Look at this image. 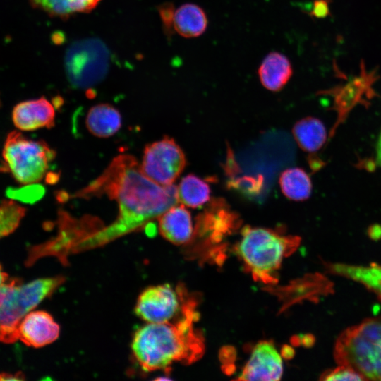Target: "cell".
<instances>
[{
  "label": "cell",
  "instance_id": "27",
  "mask_svg": "<svg viewBox=\"0 0 381 381\" xmlns=\"http://www.w3.org/2000/svg\"><path fill=\"white\" fill-rule=\"evenodd\" d=\"M332 0H313V6L307 14L313 20L322 19L331 16Z\"/></svg>",
  "mask_w": 381,
  "mask_h": 381
},
{
  "label": "cell",
  "instance_id": "12",
  "mask_svg": "<svg viewBox=\"0 0 381 381\" xmlns=\"http://www.w3.org/2000/svg\"><path fill=\"white\" fill-rule=\"evenodd\" d=\"M12 120L15 126L22 131L51 128L54 126L55 109L44 97L23 101L14 107Z\"/></svg>",
  "mask_w": 381,
  "mask_h": 381
},
{
  "label": "cell",
  "instance_id": "19",
  "mask_svg": "<svg viewBox=\"0 0 381 381\" xmlns=\"http://www.w3.org/2000/svg\"><path fill=\"white\" fill-rule=\"evenodd\" d=\"M329 269L337 274L363 284L381 299V265L372 263L362 266L336 263L331 265Z\"/></svg>",
  "mask_w": 381,
  "mask_h": 381
},
{
  "label": "cell",
  "instance_id": "6",
  "mask_svg": "<svg viewBox=\"0 0 381 381\" xmlns=\"http://www.w3.org/2000/svg\"><path fill=\"white\" fill-rule=\"evenodd\" d=\"M2 157L4 163L0 171L10 172L21 184H30L43 179L56 152L44 140H34L13 131L7 135Z\"/></svg>",
  "mask_w": 381,
  "mask_h": 381
},
{
  "label": "cell",
  "instance_id": "11",
  "mask_svg": "<svg viewBox=\"0 0 381 381\" xmlns=\"http://www.w3.org/2000/svg\"><path fill=\"white\" fill-rule=\"evenodd\" d=\"M59 325L44 310L30 312L18 327V339L28 346L42 347L54 341L59 335Z\"/></svg>",
  "mask_w": 381,
  "mask_h": 381
},
{
  "label": "cell",
  "instance_id": "5",
  "mask_svg": "<svg viewBox=\"0 0 381 381\" xmlns=\"http://www.w3.org/2000/svg\"><path fill=\"white\" fill-rule=\"evenodd\" d=\"M298 243L296 236H282L270 229L246 226L237 248L252 273L266 279L279 267L287 251Z\"/></svg>",
  "mask_w": 381,
  "mask_h": 381
},
{
  "label": "cell",
  "instance_id": "3",
  "mask_svg": "<svg viewBox=\"0 0 381 381\" xmlns=\"http://www.w3.org/2000/svg\"><path fill=\"white\" fill-rule=\"evenodd\" d=\"M64 281V277L56 276L22 284L20 279L9 278L0 288V341H16L22 320Z\"/></svg>",
  "mask_w": 381,
  "mask_h": 381
},
{
  "label": "cell",
  "instance_id": "31",
  "mask_svg": "<svg viewBox=\"0 0 381 381\" xmlns=\"http://www.w3.org/2000/svg\"><path fill=\"white\" fill-rule=\"evenodd\" d=\"M0 106H1V101H0Z\"/></svg>",
  "mask_w": 381,
  "mask_h": 381
},
{
  "label": "cell",
  "instance_id": "4",
  "mask_svg": "<svg viewBox=\"0 0 381 381\" xmlns=\"http://www.w3.org/2000/svg\"><path fill=\"white\" fill-rule=\"evenodd\" d=\"M334 358L365 380H381V320H367L344 330L337 339Z\"/></svg>",
  "mask_w": 381,
  "mask_h": 381
},
{
  "label": "cell",
  "instance_id": "9",
  "mask_svg": "<svg viewBox=\"0 0 381 381\" xmlns=\"http://www.w3.org/2000/svg\"><path fill=\"white\" fill-rule=\"evenodd\" d=\"M183 302V290L168 284L151 286L139 295L134 311L148 323L167 322L178 314Z\"/></svg>",
  "mask_w": 381,
  "mask_h": 381
},
{
  "label": "cell",
  "instance_id": "14",
  "mask_svg": "<svg viewBox=\"0 0 381 381\" xmlns=\"http://www.w3.org/2000/svg\"><path fill=\"white\" fill-rule=\"evenodd\" d=\"M377 68L368 71L364 60L360 63L359 75L353 76L346 85L324 91L334 96L342 107H348L358 101L363 94L373 95L372 85L380 78Z\"/></svg>",
  "mask_w": 381,
  "mask_h": 381
},
{
  "label": "cell",
  "instance_id": "13",
  "mask_svg": "<svg viewBox=\"0 0 381 381\" xmlns=\"http://www.w3.org/2000/svg\"><path fill=\"white\" fill-rule=\"evenodd\" d=\"M159 230L161 235L175 245L188 242L193 234L192 216L182 204L176 205L158 218Z\"/></svg>",
  "mask_w": 381,
  "mask_h": 381
},
{
  "label": "cell",
  "instance_id": "20",
  "mask_svg": "<svg viewBox=\"0 0 381 381\" xmlns=\"http://www.w3.org/2000/svg\"><path fill=\"white\" fill-rule=\"evenodd\" d=\"M101 0H29L33 8L41 10L52 17L67 19L79 13H89Z\"/></svg>",
  "mask_w": 381,
  "mask_h": 381
},
{
  "label": "cell",
  "instance_id": "1",
  "mask_svg": "<svg viewBox=\"0 0 381 381\" xmlns=\"http://www.w3.org/2000/svg\"><path fill=\"white\" fill-rule=\"evenodd\" d=\"M103 194L117 202V218L107 226L87 234L78 243V251L103 246L138 230L179 203L177 186L151 181L142 172L137 159L126 154L116 157L100 176L75 196Z\"/></svg>",
  "mask_w": 381,
  "mask_h": 381
},
{
  "label": "cell",
  "instance_id": "8",
  "mask_svg": "<svg viewBox=\"0 0 381 381\" xmlns=\"http://www.w3.org/2000/svg\"><path fill=\"white\" fill-rule=\"evenodd\" d=\"M186 165L183 151L168 136L147 145L140 163L144 175L162 186L174 184Z\"/></svg>",
  "mask_w": 381,
  "mask_h": 381
},
{
  "label": "cell",
  "instance_id": "18",
  "mask_svg": "<svg viewBox=\"0 0 381 381\" xmlns=\"http://www.w3.org/2000/svg\"><path fill=\"white\" fill-rule=\"evenodd\" d=\"M292 133L298 145L308 152L320 150L327 138L326 128L322 122L310 116L296 122L292 128Z\"/></svg>",
  "mask_w": 381,
  "mask_h": 381
},
{
  "label": "cell",
  "instance_id": "17",
  "mask_svg": "<svg viewBox=\"0 0 381 381\" xmlns=\"http://www.w3.org/2000/svg\"><path fill=\"white\" fill-rule=\"evenodd\" d=\"M207 26L205 11L194 4H185L175 10L173 28L181 36L191 38L202 35Z\"/></svg>",
  "mask_w": 381,
  "mask_h": 381
},
{
  "label": "cell",
  "instance_id": "30",
  "mask_svg": "<svg viewBox=\"0 0 381 381\" xmlns=\"http://www.w3.org/2000/svg\"><path fill=\"white\" fill-rule=\"evenodd\" d=\"M8 279V275L3 272L1 265H0V288Z\"/></svg>",
  "mask_w": 381,
  "mask_h": 381
},
{
  "label": "cell",
  "instance_id": "23",
  "mask_svg": "<svg viewBox=\"0 0 381 381\" xmlns=\"http://www.w3.org/2000/svg\"><path fill=\"white\" fill-rule=\"evenodd\" d=\"M27 209L13 200L0 203V238L13 233L25 215Z\"/></svg>",
  "mask_w": 381,
  "mask_h": 381
},
{
  "label": "cell",
  "instance_id": "2",
  "mask_svg": "<svg viewBox=\"0 0 381 381\" xmlns=\"http://www.w3.org/2000/svg\"><path fill=\"white\" fill-rule=\"evenodd\" d=\"M195 313L183 303L182 317L176 322L148 323L134 334L131 349L139 366L146 372L166 370L175 361L191 362L200 353L195 336Z\"/></svg>",
  "mask_w": 381,
  "mask_h": 381
},
{
  "label": "cell",
  "instance_id": "10",
  "mask_svg": "<svg viewBox=\"0 0 381 381\" xmlns=\"http://www.w3.org/2000/svg\"><path fill=\"white\" fill-rule=\"evenodd\" d=\"M283 374V361L275 346L261 341L253 349L250 357L238 375L240 380H279Z\"/></svg>",
  "mask_w": 381,
  "mask_h": 381
},
{
  "label": "cell",
  "instance_id": "29",
  "mask_svg": "<svg viewBox=\"0 0 381 381\" xmlns=\"http://www.w3.org/2000/svg\"><path fill=\"white\" fill-rule=\"evenodd\" d=\"M375 161L377 164L381 167V129L376 142Z\"/></svg>",
  "mask_w": 381,
  "mask_h": 381
},
{
  "label": "cell",
  "instance_id": "16",
  "mask_svg": "<svg viewBox=\"0 0 381 381\" xmlns=\"http://www.w3.org/2000/svg\"><path fill=\"white\" fill-rule=\"evenodd\" d=\"M121 123L120 112L109 104H99L92 107L85 119L88 131L101 138L114 135L121 128Z\"/></svg>",
  "mask_w": 381,
  "mask_h": 381
},
{
  "label": "cell",
  "instance_id": "26",
  "mask_svg": "<svg viewBox=\"0 0 381 381\" xmlns=\"http://www.w3.org/2000/svg\"><path fill=\"white\" fill-rule=\"evenodd\" d=\"M158 10L166 35L170 36L174 30L173 20L175 12L174 6L171 3H165L160 5Z\"/></svg>",
  "mask_w": 381,
  "mask_h": 381
},
{
  "label": "cell",
  "instance_id": "15",
  "mask_svg": "<svg viewBox=\"0 0 381 381\" xmlns=\"http://www.w3.org/2000/svg\"><path fill=\"white\" fill-rule=\"evenodd\" d=\"M262 85L273 92L281 90L290 80L293 70L288 58L284 54L273 52L264 59L258 71Z\"/></svg>",
  "mask_w": 381,
  "mask_h": 381
},
{
  "label": "cell",
  "instance_id": "22",
  "mask_svg": "<svg viewBox=\"0 0 381 381\" xmlns=\"http://www.w3.org/2000/svg\"><path fill=\"white\" fill-rule=\"evenodd\" d=\"M279 186L283 194L289 200L295 201L309 198L313 188L310 176L299 167L284 170L279 176Z\"/></svg>",
  "mask_w": 381,
  "mask_h": 381
},
{
  "label": "cell",
  "instance_id": "24",
  "mask_svg": "<svg viewBox=\"0 0 381 381\" xmlns=\"http://www.w3.org/2000/svg\"><path fill=\"white\" fill-rule=\"evenodd\" d=\"M44 193V189L42 186L31 183L20 188L8 187L5 191L8 198L30 204L40 200Z\"/></svg>",
  "mask_w": 381,
  "mask_h": 381
},
{
  "label": "cell",
  "instance_id": "28",
  "mask_svg": "<svg viewBox=\"0 0 381 381\" xmlns=\"http://www.w3.org/2000/svg\"><path fill=\"white\" fill-rule=\"evenodd\" d=\"M25 380V375L21 372H17L16 373H1L0 381L1 380Z\"/></svg>",
  "mask_w": 381,
  "mask_h": 381
},
{
  "label": "cell",
  "instance_id": "21",
  "mask_svg": "<svg viewBox=\"0 0 381 381\" xmlns=\"http://www.w3.org/2000/svg\"><path fill=\"white\" fill-rule=\"evenodd\" d=\"M179 203L190 208L204 206L210 200L208 183L193 174L185 176L177 186Z\"/></svg>",
  "mask_w": 381,
  "mask_h": 381
},
{
  "label": "cell",
  "instance_id": "7",
  "mask_svg": "<svg viewBox=\"0 0 381 381\" xmlns=\"http://www.w3.org/2000/svg\"><path fill=\"white\" fill-rule=\"evenodd\" d=\"M65 71L70 83L76 88L95 85L106 76L109 66V52L97 38L73 42L65 54Z\"/></svg>",
  "mask_w": 381,
  "mask_h": 381
},
{
  "label": "cell",
  "instance_id": "25",
  "mask_svg": "<svg viewBox=\"0 0 381 381\" xmlns=\"http://www.w3.org/2000/svg\"><path fill=\"white\" fill-rule=\"evenodd\" d=\"M324 380H363L365 378L353 368L340 365L333 370H329L322 375Z\"/></svg>",
  "mask_w": 381,
  "mask_h": 381
}]
</instances>
